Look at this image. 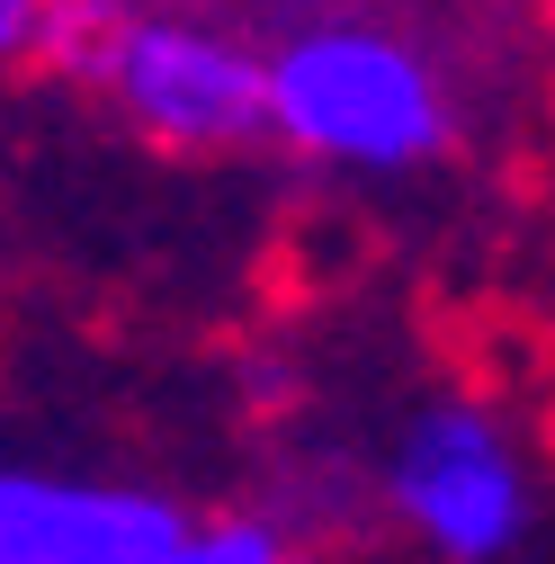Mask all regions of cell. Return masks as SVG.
I'll use <instances>...</instances> for the list:
<instances>
[{
  "label": "cell",
  "instance_id": "cell-4",
  "mask_svg": "<svg viewBox=\"0 0 555 564\" xmlns=\"http://www.w3.org/2000/svg\"><path fill=\"white\" fill-rule=\"evenodd\" d=\"M188 511L153 484L0 466V564H153Z\"/></svg>",
  "mask_w": 555,
  "mask_h": 564
},
{
  "label": "cell",
  "instance_id": "cell-5",
  "mask_svg": "<svg viewBox=\"0 0 555 564\" xmlns=\"http://www.w3.org/2000/svg\"><path fill=\"white\" fill-rule=\"evenodd\" d=\"M126 10H134V0H45L28 63H36V73H54V82H81V90H90V73H99V54L117 45Z\"/></svg>",
  "mask_w": 555,
  "mask_h": 564
},
{
  "label": "cell",
  "instance_id": "cell-7",
  "mask_svg": "<svg viewBox=\"0 0 555 564\" xmlns=\"http://www.w3.org/2000/svg\"><path fill=\"white\" fill-rule=\"evenodd\" d=\"M36 19H45V0H0V73H19V63H28Z\"/></svg>",
  "mask_w": 555,
  "mask_h": 564
},
{
  "label": "cell",
  "instance_id": "cell-9",
  "mask_svg": "<svg viewBox=\"0 0 555 564\" xmlns=\"http://www.w3.org/2000/svg\"><path fill=\"white\" fill-rule=\"evenodd\" d=\"M475 10H493V19H555V0H475Z\"/></svg>",
  "mask_w": 555,
  "mask_h": 564
},
{
  "label": "cell",
  "instance_id": "cell-3",
  "mask_svg": "<svg viewBox=\"0 0 555 564\" xmlns=\"http://www.w3.org/2000/svg\"><path fill=\"white\" fill-rule=\"evenodd\" d=\"M385 511L431 564H502L537 529V475L493 403L439 394L385 448Z\"/></svg>",
  "mask_w": 555,
  "mask_h": 564
},
{
  "label": "cell",
  "instance_id": "cell-10",
  "mask_svg": "<svg viewBox=\"0 0 555 564\" xmlns=\"http://www.w3.org/2000/svg\"><path fill=\"white\" fill-rule=\"evenodd\" d=\"M287 564H296V555H287Z\"/></svg>",
  "mask_w": 555,
  "mask_h": 564
},
{
  "label": "cell",
  "instance_id": "cell-1",
  "mask_svg": "<svg viewBox=\"0 0 555 564\" xmlns=\"http://www.w3.org/2000/svg\"><path fill=\"white\" fill-rule=\"evenodd\" d=\"M269 82V134L323 171H422L457 144V82L448 63L368 10H331L260 54Z\"/></svg>",
  "mask_w": 555,
  "mask_h": 564
},
{
  "label": "cell",
  "instance_id": "cell-6",
  "mask_svg": "<svg viewBox=\"0 0 555 564\" xmlns=\"http://www.w3.org/2000/svg\"><path fill=\"white\" fill-rule=\"evenodd\" d=\"M153 564H287V538L251 511H225V520H188Z\"/></svg>",
  "mask_w": 555,
  "mask_h": 564
},
{
  "label": "cell",
  "instance_id": "cell-8",
  "mask_svg": "<svg viewBox=\"0 0 555 564\" xmlns=\"http://www.w3.org/2000/svg\"><path fill=\"white\" fill-rule=\"evenodd\" d=\"M233 10H251V19H278V28H314V19H331V10H350V0H233Z\"/></svg>",
  "mask_w": 555,
  "mask_h": 564
},
{
  "label": "cell",
  "instance_id": "cell-2",
  "mask_svg": "<svg viewBox=\"0 0 555 564\" xmlns=\"http://www.w3.org/2000/svg\"><path fill=\"white\" fill-rule=\"evenodd\" d=\"M90 90L134 126L153 153H242L269 134V82H260V45L233 19H197V10H144L134 0L117 45L99 54Z\"/></svg>",
  "mask_w": 555,
  "mask_h": 564
}]
</instances>
